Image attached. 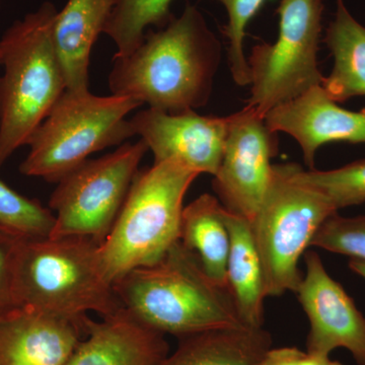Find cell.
Here are the masks:
<instances>
[{
	"label": "cell",
	"instance_id": "cell-21",
	"mask_svg": "<svg viewBox=\"0 0 365 365\" xmlns=\"http://www.w3.org/2000/svg\"><path fill=\"white\" fill-rule=\"evenodd\" d=\"M174 0H114L111 14L104 29L117 47L114 57L131 54L143 43L150 26L165 28L174 14Z\"/></svg>",
	"mask_w": 365,
	"mask_h": 365
},
{
	"label": "cell",
	"instance_id": "cell-9",
	"mask_svg": "<svg viewBox=\"0 0 365 365\" xmlns=\"http://www.w3.org/2000/svg\"><path fill=\"white\" fill-rule=\"evenodd\" d=\"M148 151L143 139L121 144L61 178L49 201L50 209L56 212L50 237H86L103 244Z\"/></svg>",
	"mask_w": 365,
	"mask_h": 365
},
{
	"label": "cell",
	"instance_id": "cell-16",
	"mask_svg": "<svg viewBox=\"0 0 365 365\" xmlns=\"http://www.w3.org/2000/svg\"><path fill=\"white\" fill-rule=\"evenodd\" d=\"M113 6L114 0H68L55 16L52 42L66 91H90L91 48L104 32Z\"/></svg>",
	"mask_w": 365,
	"mask_h": 365
},
{
	"label": "cell",
	"instance_id": "cell-7",
	"mask_svg": "<svg viewBox=\"0 0 365 365\" xmlns=\"http://www.w3.org/2000/svg\"><path fill=\"white\" fill-rule=\"evenodd\" d=\"M294 165H273L267 192L251 222L267 297L295 294L302 278L300 258L319 227L338 212L326 197L294 179Z\"/></svg>",
	"mask_w": 365,
	"mask_h": 365
},
{
	"label": "cell",
	"instance_id": "cell-20",
	"mask_svg": "<svg viewBox=\"0 0 365 365\" xmlns=\"http://www.w3.org/2000/svg\"><path fill=\"white\" fill-rule=\"evenodd\" d=\"M225 211L217 197L199 196L182 209L180 242L198 257L208 277L227 289L230 237Z\"/></svg>",
	"mask_w": 365,
	"mask_h": 365
},
{
	"label": "cell",
	"instance_id": "cell-10",
	"mask_svg": "<svg viewBox=\"0 0 365 365\" xmlns=\"http://www.w3.org/2000/svg\"><path fill=\"white\" fill-rule=\"evenodd\" d=\"M277 153V132L253 108L228 116L222 160L212 182L220 202L251 222L272 179L271 160Z\"/></svg>",
	"mask_w": 365,
	"mask_h": 365
},
{
	"label": "cell",
	"instance_id": "cell-19",
	"mask_svg": "<svg viewBox=\"0 0 365 365\" xmlns=\"http://www.w3.org/2000/svg\"><path fill=\"white\" fill-rule=\"evenodd\" d=\"M336 6L325 37L334 66L322 86L334 102L344 103L365 97V26L355 20L344 0H337Z\"/></svg>",
	"mask_w": 365,
	"mask_h": 365
},
{
	"label": "cell",
	"instance_id": "cell-6",
	"mask_svg": "<svg viewBox=\"0 0 365 365\" xmlns=\"http://www.w3.org/2000/svg\"><path fill=\"white\" fill-rule=\"evenodd\" d=\"M143 104L132 98L66 91L26 145L20 172L57 182L93 153L135 135L127 115Z\"/></svg>",
	"mask_w": 365,
	"mask_h": 365
},
{
	"label": "cell",
	"instance_id": "cell-26",
	"mask_svg": "<svg viewBox=\"0 0 365 365\" xmlns=\"http://www.w3.org/2000/svg\"><path fill=\"white\" fill-rule=\"evenodd\" d=\"M24 237L0 227V319L20 307L14 292V271Z\"/></svg>",
	"mask_w": 365,
	"mask_h": 365
},
{
	"label": "cell",
	"instance_id": "cell-5",
	"mask_svg": "<svg viewBox=\"0 0 365 365\" xmlns=\"http://www.w3.org/2000/svg\"><path fill=\"white\" fill-rule=\"evenodd\" d=\"M198 176L173 160L138 170L98 248L101 267L111 284L134 269L158 263L180 241L182 202Z\"/></svg>",
	"mask_w": 365,
	"mask_h": 365
},
{
	"label": "cell",
	"instance_id": "cell-1",
	"mask_svg": "<svg viewBox=\"0 0 365 365\" xmlns=\"http://www.w3.org/2000/svg\"><path fill=\"white\" fill-rule=\"evenodd\" d=\"M222 45L196 6L187 4L165 28L148 31L131 54L113 58L112 95L168 113L204 107L220 66Z\"/></svg>",
	"mask_w": 365,
	"mask_h": 365
},
{
	"label": "cell",
	"instance_id": "cell-14",
	"mask_svg": "<svg viewBox=\"0 0 365 365\" xmlns=\"http://www.w3.org/2000/svg\"><path fill=\"white\" fill-rule=\"evenodd\" d=\"M19 307L0 319V365H66L86 321Z\"/></svg>",
	"mask_w": 365,
	"mask_h": 365
},
{
	"label": "cell",
	"instance_id": "cell-18",
	"mask_svg": "<svg viewBox=\"0 0 365 365\" xmlns=\"http://www.w3.org/2000/svg\"><path fill=\"white\" fill-rule=\"evenodd\" d=\"M175 352L160 365H259L272 348L264 328L218 329L180 338Z\"/></svg>",
	"mask_w": 365,
	"mask_h": 365
},
{
	"label": "cell",
	"instance_id": "cell-3",
	"mask_svg": "<svg viewBox=\"0 0 365 365\" xmlns=\"http://www.w3.org/2000/svg\"><path fill=\"white\" fill-rule=\"evenodd\" d=\"M57 13L52 2H43L0 39V167L26 145L66 91L52 42Z\"/></svg>",
	"mask_w": 365,
	"mask_h": 365
},
{
	"label": "cell",
	"instance_id": "cell-27",
	"mask_svg": "<svg viewBox=\"0 0 365 365\" xmlns=\"http://www.w3.org/2000/svg\"><path fill=\"white\" fill-rule=\"evenodd\" d=\"M259 365H344L330 356L312 354L297 347L271 348Z\"/></svg>",
	"mask_w": 365,
	"mask_h": 365
},
{
	"label": "cell",
	"instance_id": "cell-17",
	"mask_svg": "<svg viewBox=\"0 0 365 365\" xmlns=\"http://www.w3.org/2000/svg\"><path fill=\"white\" fill-rule=\"evenodd\" d=\"M225 220L230 237L227 267L228 292L242 325L263 328L264 299L267 294L251 222L227 208Z\"/></svg>",
	"mask_w": 365,
	"mask_h": 365
},
{
	"label": "cell",
	"instance_id": "cell-24",
	"mask_svg": "<svg viewBox=\"0 0 365 365\" xmlns=\"http://www.w3.org/2000/svg\"><path fill=\"white\" fill-rule=\"evenodd\" d=\"M227 11L228 21L222 34L228 40V63L235 83L240 86H249L248 58L244 52L247 26L260 11L265 0H216Z\"/></svg>",
	"mask_w": 365,
	"mask_h": 365
},
{
	"label": "cell",
	"instance_id": "cell-15",
	"mask_svg": "<svg viewBox=\"0 0 365 365\" xmlns=\"http://www.w3.org/2000/svg\"><path fill=\"white\" fill-rule=\"evenodd\" d=\"M66 365H160L169 355L165 335L137 322L124 309L93 321Z\"/></svg>",
	"mask_w": 365,
	"mask_h": 365
},
{
	"label": "cell",
	"instance_id": "cell-11",
	"mask_svg": "<svg viewBox=\"0 0 365 365\" xmlns=\"http://www.w3.org/2000/svg\"><path fill=\"white\" fill-rule=\"evenodd\" d=\"M306 273L295 294L309 322L307 351L330 356L338 348L365 365V317L354 300L326 270L316 252L304 254Z\"/></svg>",
	"mask_w": 365,
	"mask_h": 365
},
{
	"label": "cell",
	"instance_id": "cell-13",
	"mask_svg": "<svg viewBox=\"0 0 365 365\" xmlns=\"http://www.w3.org/2000/svg\"><path fill=\"white\" fill-rule=\"evenodd\" d=\"M265 122L271 130L294 137L309 170H314L317 151L324 144L365 143V109H343L322 86L273 108L266 114Z\"/></svg>",
	"mask_w": 365,
	"mask_h": 365
},
{
	"label": "cell",
	"instance_id": "cell-28",
	"mask_svg": "<svg viewBox=\"0 0 365 365\" xmlns=\"http://www.w3.org/2000/svg\"><path fill=\"white\" fill-rule=\"evenodd\" d=\"M349 268L365 279V261L351 259L349 261Z\"/></svg>",
	"mask_w": 365,
	"mask_h": 365
},
{
	"label": "cell",
	"instance_id": "cell-8",
	"mask_svg": "<svg viewBox=\"0 0 365 365\" xmlns=\"http://www.w3.org/2000/svg\"><path fill=\"white\" fill-rule=\"evenodd\" d=\"M323 11V0H280L277 40L255 46L248 58L251 96L247 106L260 116L322 86L318 52Z\"/></svg>",
	"mask_w": 365,
	"mask_h": 365
},
{
	"label": "cell",
	"instance_id": "cell-25",
	"mask_svg": "<svg viewBox=\"0 0 365 365\" xmlns=\"http://www.w3.org/2000/svg\"><path fill=\"white\" fill-rule=\"evenodd\" d=\"M311 246L365 261V216H329L314 235Z\"/></svg>",
	"mask_w": 365,
	"mask_h": 365
},
{
	"label": "cell",
	"instance_id": "cell-4",
	"mask_svg": "<svg viewBox=\"0 0 365 365\" xmlns=\"http://www.w3.org/2000/svg\"><path fill=\"white\" fill-rule=\"evenodd\" d=\"M98 248L86 237H24L14 271L19 307L69 319L106 318L123 309L103 273Z\"/></svg>",
	"mask_w": 365,
	"mask_h": 365
},
{
	"label": "cell",
	"instance_id": "cell-12",
	"mask_svg": "<svg viewBox=\"0 0 365 365\" xmlns=\"http://www.w3.org/2000/svg\"><path fill=\"white\" fill-rule=\"evenodd\" d=\"M135 135L153 151V163L177 160L199 175L215 176L222 163L227 117L201 116L195 110L168 113L148 109L130 119Z\"/></svg>",
	"mask_w": 365,
	"mask_h": 365
},
{
	"label": "cell",
	"instance_id": "cell-23",
	"mask_svg": "<svg viewBox=\"0 0 365 365\" xmlns=\"http://www.w3.org/2000/svg\"><path fill=\"white\" fill-rule=\"evenodd\" d=\"M55 215L39 201L26 198L0 180V227L29 239L49 237Z\"/></svg>",
	"mask_w": 365,
	"mask_h": 365
},
{
	"label": "cell",
	"instance_id": "cell-22",
	"mask_svg": "<svg viewBox=\"0 0 365 365\" xmlns=\"http://www.w3.org/2000/svg\"><path fill=\"white\" fill-rule=\"evenodd\" d=\"M294 177L326 197L337 211L365 202V160L331 170H304L295 163Z\"/></svg>",
	"mask_w": 365,
	"mask_h": 365
},
{
	"label": "cell",
	"instance_id": "cell-2",
	"mask_svg": "<svg viewBox=\"0 0 365 365\" xmlns=\"http://www.w3.org/2000/svg\"><path fill=\"white\" fill-rule=\"evenodd\" d=\"M113 287L132 318L165 336L244 326L227 288L216 285L180 241L162 260L125 274Z\"/></svg>",
	"mask_w": 365,
	"mask_h": 365
}]
</instances>
